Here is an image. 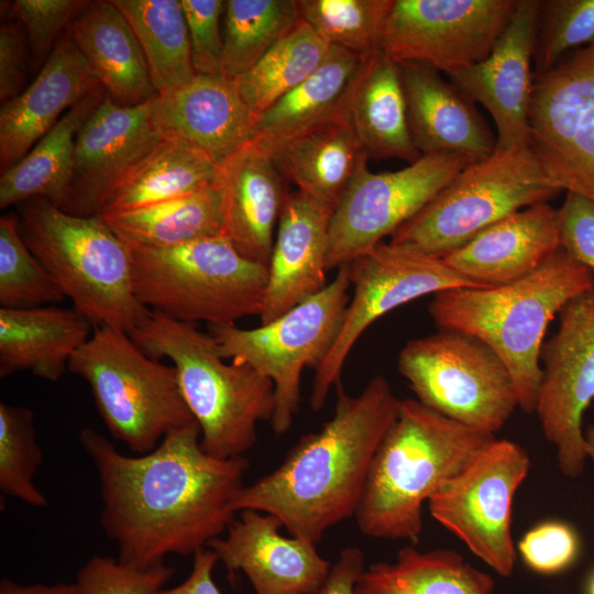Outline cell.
<instances>
[{"label":"cell","mask_w":594,"mask_h":594,"mask_svg":"<svg viewBox=\"0 0 594 594\" xmlns=\"http://www.w3.org/2000/svg\"><path fill=\"white\" fill-rule=\"evenodd\" d=\"M78 439L97 471L102 529L122 562L146 569L169 554L194 556L234 521L231 503L250 463L205 453L197 422L134 457L88 427Z\"/></svg>","instance_id":"cell-1"},{"label":"cell","mask_w":594,"mask_h":594,"mask_svg":"<svg viewBox=\"0 0 594 594\" xmlns=\"http://www.w3.org/2000/svg\"><path fill=\"white\" fill-rule=\"evenodd\" d=\"M333 417L302 436L284 461L231 503L277 517L292 537L317 544L334 525L355 515L373 458L395 422L400 399L382 376L356 395L336 386Z\"/></svg>","instance_id":"cell-2"},{"label":"cell","mask_w":594,"mask_h":594,"mask_svg":"<svg viewBox=\"0 0 594 594\" xmlns=\"http://www.w3.org/2000/svg\"><path fill=\"white\" fill-rule=\"evenodd\" d=\"M593 288L594 273L560 248L517 282L438 293L428 312L439 330L468 333L487 344L508 369L519 408L530 415L542 381L548 326L570 300Z\"/></svg>","instance_id":"cell-3"},{"label":"cell","mask_w":594,"mask_h":594,"mask_svg":"<svg viewBox=\"0 0 594 594\" xmlns=\"http://www.w3.org/2000/svg\"><path fill=\"white\" fill-rule=\"evenodd\" d=\"M494 439L415 398L400 400L371 463L354 515L359 530L370 538L416 540L424 503Z\"/></svg>","instance_id":"cell-4"},{"label":"cell","mask_w":594,"mask_h":594,"mask_svg":"<svg viewBox=\"0 0 594 594\" xmlns=\"http://www.w3.org/2000/svg\"><path fill=\"white\" fill-rule=\"evenodd\" d=\"M129 336L148 356L173 362L205 453L232 459L255 444L257 424L271 422L275 411L271 380L246 364L226 363L212 336L195 323L152 309Z\"/></svg>","instance_id":"cell-5"},{"label":"cell","mask_w":594,"mask_h":594,"mask_svg":"<svg viewBox=\"0 0 594 594\" xmlns=\"http://www.w3.org/2000/svg\"><path fill=\"white\" fill-rule=\"evenodd\" d=\"M22 239L92 326L130 333L148 308L136 298L128 246L101 215L74 216L47 198L20 202Z\"/></svg>","instance_id":"cell-6"},{"label":"cell","mask_w":594,"mask_h":594,"mask_svg":"<svg viewBox=\"0 0 594 594\" xmlns=\"http://www.w3.org/2000/svg\"><path fill=\"white\" fill-rule=\"evenodd\" d=\"M125 245L134 294L146 308L209 326L260 316L268 268L240 254L226 235L169 248Z\"/></svg>","instance_id":"cell-7"},{"label":"cell","mask_w":594,"mask_h":594,"mask_svg":"<svg viewBox=\"0 0 594 594\" xmlns=\"http://www.w3.org/2000/svg\"><path fill=\"white\" fill-rule=\"evenodd\" d=\"M68 370L89 385L111 436L136 454L153 451L172 431L197 422L174 365L145 354L125 331L95 326Z\"/></svg>","instance_id":"cell-8"},{"label":"cell","mask_w":594,"mask_h":594,"mask_svg":"<svg viewBox=\"0 0 594 594\" xmlns=\"http://www.w3.org/2000/svg\"><path fill=\"white\" fill-rule=\"evenodd\" d=\"M561 191L529 146L494 152L460 172L389 243L442 258L502 218Z\"/></svg>","instance_id":"cell-9"},{"label":"cell","mask_w":594,"mask_h":594,"mask_svg":"<svg viewBox=\"0 0 594 594\" xmlns=\"http://www.w3.org/2000/svg\"><path fill=\"white\" fill-rule=\"evenodd\" d=\"M350 287L349 266L343 265L321 292L268 323L253 329L209 326L223 359L246 364L273 382L271 425L276 435L288 431L298 413L302 370H316L336 342L350 302Z\"/></svg>","instance_id":"cell-10"},{"label":"cell","mask_w":594,"mask_h":594,"mask_svg":"<svg viewBox=\"0 0 594 594\" xmlns=\"http://www.w3.org/2000/svg\"><path fill=\"white\" fill-rule=\"evenodd\" d=\"M397 366L416 399L452 420L495 435L519 407L501 358L468 333L439 330L409 340Z\"/></svg>","instance_id":"cell-11"},{"label":"cell","mask_w":594,"mask_h":594,"mask_svg":"<svg viewBox=\"0 0 594 594\" xmlns=\"http://www.w3.org/2000/svg\"><path fill=\"white\" fill-rule=\"evenodd\" d=\"M529 468V455L520 444L494 439L428 501L435 520L503 578L515 570L513 502Z\"/></svg>","instance_id":"cell-12"},{"label":"cell","mask_w":594,"mask_h":594,"mask_svg":"<svg viewBox=\"0 0 594 594\" xmlns=\"http://www.w3.org/2000/svg\"><path fill=\"white\" fill-rule=\"evenodd\" d=\"M475 162L435 153L394 172L373 173L362 165L331 216L327 270L348 265L382 243Z\"/></svg>","instance_id":"cell-13"},{"label":"cell","mask_w":594,"mask_h":594,"mask_svg":"<svg viewBox=\"0 0 594 594\" xmlns=\"http://www.w3.org/2000/svg\"><path fill=\"white\" fill-rule=\"evenodd\" d=\"M349 266L353 295L336 342L315 370L310 406L319 411L363 332L378 318L426 295L457 288H481L442 258L382 242Z\"/></svg>","instance_id":"cell-14"},{"label":"cell","mask_w":594,"mask_h":594,"mask_svg":"<svg viewBox=\"0 0 594 594\" xmlns=\"http://www.w3.org/2000/svg\"><path fill=\"white\" fill-rule=\"evenodd\" d=\"M529 127L552 185L594 200V44L535 75Z\"/></svg>","instance_id":"cell-15"},{"label":"cell","mask_w":594,"mask_h":594,"mask_svg":"<svg viewBox=\"0 0 594 594\" xmlns=\"http://www.w3.org/2000/svg\"><path fill=\"white\" fill-rule=\"evenodd\" d=\"M518 0H393L381 52L447 75L488 56Z\"/></svg>","instance_id":"cell-16"},{"label":"cell","mask_w":594,"mask_h":594,"mask_svg":"<svg viewBox=\"0 0 594 594\" xmlns=\"http://www.w3.org/2000/svg\"><path fill=\"white\" fill-rule=\"evenodd\" d=\"M542 381L536 414L544 438L557 450L563 476L579 477L587 460L582 429L594 399V288L559 312L557 332L541 349Z\"/></svg>","instance_id":"cell-17"},{"label":"cell","mask_w":594,"mask_h":594,"mask_svg":"<svg viewBox=\"0 0 594 594\" xmlns=\"http://www.w3.org/2000/svg\"><path fill=\"white\" fill-rule=\"evenodd\" d=\"M540 0H518L513 16L492 52L483 61L448 75L468 99L482 105L496 128L502 153L529 146V111L535 72Z\"/></svg>","instance_id":"cell-18"},{"label":"cell","mask_w":594,"mask_h":594,"mask_svg":"<svg viewBox=\"0 0 594 594\" xmlns=\"http://www.w3.org/2000/svg\"><path fill=\"white\" fill-rule=\"evenodd\" d=\"M162 141L151 119V101L123 107L106 94L76 135L73 178L61 209L81 217L100 215L116 185Z\"/></svg>","instance_id":"cell-19"},{"label":"cell","mask_w":594,"mask_h":594,"mask_svg":"<svg viewBox=\"0 0 594 594\" xmlns=\"http://www.w3.org/2000/svg\"><path fill=\"white\" fill-rule=\"evenodd\" d=\"M257 114L234 79L199 75L151 100V119L163 141L183 145L221 168L255 135Z\"/></svg>","instance_id":"cell-20"},{"label":"cell","mask_w":594,"mask_h":594,"mask_svg":"<svg viewBox=\"0 0 594 594\" xmlns=\"http://www.w3.org/2000/svg\"><path fill=\"white\" fill-rule=\"evenodd\" d=\"M283 522L275 516L253 509L241 512L224 538L211 540L229 574L242 571L255 594H318L332 563L322 558L316 544L279 534Z\"/></svg>","instance_id":"cell-21"},{"label":"cell","mask_w":594,"mask_h":594,"mask_svg":"<svg viewBox=\"0 0 594 594\" xmlns=\"http://www.w3.org/2000/svg\"><path fill=\"white\" fill-rule=\"evenodd\" d=\"M332 210L300 191L289 193L277 223L260 314L268 323L321 292Z\"/></svg>","instance_id":"cell-22"},{"label":"cell","mask_w":594,"mask_h":594,"mask_svg":"<svg viewBox=\"0 0 594 594\" xmlns=\"http://www.w3.org/2000/svg\"><path fill=\"white\" fill-rule=\"evenodd\" d=\"M100 85L65 31L35 79L0 108L1 174L21 161L64 113Z\"/></svg>","instance_id":"cell-23"},{"label":"cell","mask_w":594,"mask_h":594,"mask_svg":"<svg viewBox=\"0 0 594 594\" xmlns=\"http://www.w3.org/2000/svg\"><path fill=\"white\" fill-rule=\"evenodd\" d=\"M560 249L558 209L537 204L494 222L442 257L481 288L517 282Z\"/></svg>","instance_id":"cell-24"},{"label":"cell","mask_w":594,"mask_h":594,"mask_svg":"<svg viewBox=\"0 0 594 594\" xmlns=\"http://www.w3.org/2000/svg\"><path fill=\"white\" fill-rule=\"evenodd\" d=\"M397 65L409 132L420 155L455 153L482 161L494 154L496 135L474 102L432 67Z\"/></svg>","instance_id":"cell-25"},{"label":"cell","mask_w":594,"mask_h":594,"mask_svg":"<svg viewBox=\"0 0 594 594\" xmlns=\"http://www.w3.org/2000/svg\"><path fill=\"white\" fill-rule=\"evenodd\" d=\"M268 154L250 142L220 168L222 230L244 257L268 266L274 230L289 195Z\"/></svg>","instance_id":"cell-26"},{"label":"cell","mask_w":594,"mask_h":594,"mask_svg":"<svg viewBox=\"0 0 594 594\" xmlns=\"http://www.w3.org/2000/svg\"><path fill=\"white\" fill-rule=\"evenodd\" d=\"M66 31L113 102L134 107L157 96L136 35L112 0L88 1Z\"/></svg>","instance_id":"cell-27"},{"label":"cell","mask_w":594,"mask_h":594,"mask_svg":"<svg viewBox=\"0 0 594 594\" xmlns=\"http://www.w3.org/2000/svg\"><path fill=\"white\" fill-rule=\"evenodd\" d=\"M262 148L298 191L332 211L369 160L348 118Z\"/></svg>","instance_id":"cell-28"},{"label":"cell","mask_w":594,"mask_h":594,"mask_svg":"<svg viewBox=\"0 0 594 594\" xmlns=\"http://www.w3.org/2000/svg\"><path fill=\"white\" fill-rule=\"evenodd\" d=\"M92 331V323L75 308H0V377L30 371L58 381Z\"/></svg>","instance_id":"cell-29"},{"label":"cell","mask_w":594,"mask_h":594,"mask_svg":"<svg viewBox=\"0 0 594 594\" xmlns=\"http://www.w3.org/2000/svg\"><path fill=\"white\" fill-rule=\"evenodd\" d=\"M365 61L350 51L331 46L314 74L257 117L252 142L268 147L321 124L348 118L352 90Z\"/></svg>","instance_id":"cell-30"},{"label":"cell","mask_w":594,"mask_h":594,"mask_svg":"<svg viewBox=\"0 0 594 594\" xmlns=\"http://www.w3.org/2000/svg\"><path fill=\"white\" fill-rule=\"evenodd\" d=\"M348 120L369 158H400L411 164L421 156L409 132L398 65L381 51L363 65Z\"/></svg>","instance_id":"cell-31"},{"label":"cell","mask_w":594,"mask_h":594,"mask_svg":"<svg viewBox=\"0 0 594 594\" xmlns=\"http://www.w3.org/2000/svg\"><path fill=\"white\" fill-rule=\"evenodd\" d=\"M105 97L106 90L98 85L67 110L21 161L1 174L0 209L35 197L63 207L73 178L76 135Z\"/></svg>","instance_id":"cell-32"},{"label":"cell","mask_w":594,"mask_h":594,"mask_svg":"<svg viewBox=\"0 0 594 594\" xmlns=\"http://www.w3.org/2000/svg\"><path fill=\"white\" fill-rule=\"evenodd\" d=\"M493 578L457 551L400 549L393 562L363 571L354 594H493Z\"/></svg>","instance_id":"cell-33"},{"label":"cell","mask_w":594,"mask_h":594,"mask_svg":"<svg viewBox=\"0 0 594 594\" xmlns=\"http://www.w3.org/2000/svg\"><path fill=\"white\" fill-rule=\"evenodd\" d=\"M219 178L220 168L202 155L162 141L116 185L100 215L185 197L218 183Z\"/></svg>","instance_id":"cell-34"},{"label":"cell","mask_w":594,"mask_h":594,"mask_svg":"<svg viewBox=\"0 0 594 594\" xmlns=\"http://www.w3.org/2000/svg\"><path fill=\"white\" fill-rule=\"evenodd\" d=\"M101 216L128 245L169 248L223 234L219 182L174 200Z\"/></svg>","instance_id":"cell-35"},{"label":"cell","mask_w":594,"mask_h":594,"mask_svg":"<svg viewBox=\"0 0 594 594\" xmlns=\"http://www.w3.org/2000/svg\"><path fill=\"white\" fill-rule=\"evenodd\" d=\"M132 26L157 95L177 90L197 75L180 0H112Z\"/></svg>","instance_id":"cell-36"},{"label":"cell","mask_w":594,"mask_h":594,"mask_svg":"<svg viewBox=\"0 0 594 594\" xmlns=\"http://www.w3.org/2000/svg\"><path fill=\"white\" fill-rule=\"evenodd\" d=\"M330 48L317 32L300 21L234 80L245 102L260 116L314 74Z\"/></svg>","instance_id":"cell-37"},{"label":"cell","mask_w":594,"mask_h":594,"mask_svg":"<svg viewBox=\"0 0 594 594\" xmlns=\"http://www.w3.org/2000/svg\"><path fill=\"white\" fill-rule=\"evenodd\" d=\"M300 21L298 0L226 1L222 76L245 74Z\"/></svg>","instance_id":"cell-38"},{"label":"cell","mask_w":594,"mask_h":594,"mask_svg":"<svg viewBox=\"0 0 594 594\" xmlns=\"http://www.w3.org/2000/svg\"><path fill=\"white\" fill-rule=\"evenodd\" d=\"M301 21L330 46L367 58L381 51L393 0H298Z\"/></svg>","instance_id":"cell-39"},{"label":"cell","mask_w":594,"mask_h":594,"mask_svg":"<svg viewBox=\"0 0 594 594\" xmlns=\"http://www.w3.org/2000/svg\"><path fill=\"white\" fill-rule=\"evenodd\" d=\"M66 297L22 239L16 215L0 218V308L28 309Z\"/></svg>","instance_id":"cell-40"},{"label":"cell","mask_w":594,"mask_h":594,"mask_svg":"<svg viewBox=\"0 0 594 594\" xmlns=\"http://www.w3.org/2000/svg\"><path fill=\"white\" fill-rule=\"evenodd\" d=\"M43 462L36 441L33 411L23 406L0 404V491L32 507H44L47 498L35 486Z\"/></svg>","instance_id":"cell-41"},{"label":"cell","mask_w":594,"mask_h":594,"mask_svg":"<svg viewBox=\"0 0 594 594\" xmlns=\"http://www.w3.org/2000/svg\"><path fill=\"white\" fill-rule=\"evenodd\" d=\"M592 44L594 0H540L535 75L551 69L565 53Z\"/></svg>","instance_id":"cell-42"},{"label":"cell","mask_w":594,"mask_h":594,"mask_svg":"<svg viewBox=\"0 0 594 594\" xmlns=\"http://www.w3.org/2000/svg\"><path fill=\"white\" fill-rule=\"evenodd\" d=\"M175 573L165 563L146 569L127 564L118 558L94 556L78 570V594H155Z\"/></svg>","instance_id":"cell-43"},{"label":"cell","mask_w":594,"mask_h":594,"mask_svg":"<svg viewBox=\"0 0 594 594\" xmlns=\"http://www.w3.org/2000/svg\"><path fill=\"white\" fill-rule=\"evenodd\" d=\"M87 0H15L7 3L12 18L24 28L33 67L45 64L70 21Z\"/></svg>","instance_id":"cell-44"},{"label":"cell","mask_w":594,"mask_h":594,"mask_svg":"<svg viewBox=\"0 0 594 594\" xmlns=\"http://www.w3.org/2000/svg\"><path fill=\"white\" fill-rule=\"evenodd\" d=\"M180 2L196 74L222 75L221 16H223L226 1L180 0Z\"/></svg>","instance_id":"cell-45"},{"label":"cell","mask_w":594,"mask_h":594,"mask_svg":"<svg viewBox=\"0 0 594 594\" xmlns=\"http://www.w3.org/2000/svg\"><path fill=\"white\" fill-rule=\"evenodd\" d=\"M580 541L566 522L549 520L527 531L518 543L525 564L541 574H554L568 569L576 559Z\"/></svg>","instance_id":"cell-46"},{"label":"cell","mask_w":594,"mask_h":594,"mask_svg":"<svg viewBox=\"0 0 594 594\" xmlns=\"http://www.w3.org/2000/svg\"><path fill=\"white\" fill-rule=\"evenodd\" d=\"M560 248L594 273V200L566 191L558 209Z\"/></svg>","instance_id":"cell-47"},{"label":"cell","mask_w":594,"mask_h":594,"mask_svg":"<svg viewBox=\"0 0 594 594\" xmlns=\"http://www.w3.org/2000/svg\"><path fill=\"white\" fill-rule=\"evenodd\" d=\"M24 28L19 21H2L0 25V100L1 103L21 94L25 80L26 48Z\"/></svg>","instance_id":"cell-48"},{"label":"cell","mask_w":594,"mask_h":594,"mask_svg":"<svg viewBox=\"0 0 594 594\" xmlns=\"http://www.w3.org/2000/svg\"><path fill=\"white\" fill-rule=\"evenodd\" d=\"M363 561L360 548L343 549L318 594H354L355 584L365 570Z\"/></svg>","instance_id":"cell-49"},{"label":"cell","mask_w":594,"mask_h":594,"mask_svg":"<svg viewBox=\"0 0 594 594\" xmlns=\"http://www.w3.org/2000/svg\"><path fill=\"white\" fill-rule=\"evenodd\" d=\"M219 558L209 548H202L194 554L190 574L180 584L161 588L155 594H221L212 579V570Z\"/></svg>","instance_id":"cell-50"},{"label":"cell","mask_w":594,"mask_h":594,"mask_svg":"<svg viewBox=\"0 0 594 594\" xmlns=\"http://www.w3.org/2000/svg\"><path fill=\"white\" fill-rule=\"evenodd\" d=\"M0 594H78L77 586L74 583L55 584H20L9 579L0 582Z\"/></svg>","instance_id":"cell-51"},{"label":"cell","mask_w":594,"mask_h":594,"mask_svg":"<svg viewBox=\"0 0 594 594\" xmlns=\"http://www.w3.org/2000/svg\"><path fill=\"white\" fill-rule=\"evenodd\" d=\"M584 438L586 457L594 462V425L587 427L584 431Z\"/></svg>","instance_id":"cell-52"},{"label":"cell","mask_w":594,"mask_h":594,"mask_svg":"<svg viewBox=\"0 0 594 594\" xmlns=\"http://www.w3.org/2000/svg\"><path fill=\"white\" fill-rule=\"evenodd\" d=\"M587 594H594V575L592 576V579L590 581L588 588H587Z\"/></svg>","instance_id":"cell-53"}]
</instances>
